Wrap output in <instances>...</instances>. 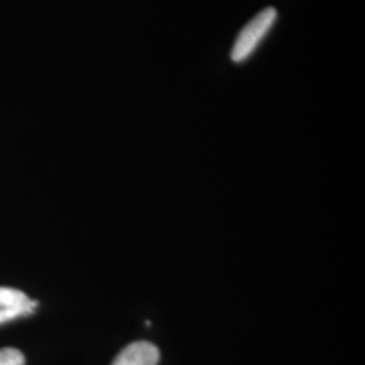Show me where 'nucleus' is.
<instances>
[{"instance_id":"1","label":"nucleus","mask_w":365,"mask_h":365,"mask_svg":"<svg viewBox=\"0 0 365 365\" xmlns=\"http://www.w3.org/2000/svg\"><path fill=\"white\" fill-rule=\"evenodd\" d=\"M279 18L274 7H267L256 14L245 26L242 27L235 38L230 51V60L235 66L247 63L257 52L261 43L269 36Z\"/></svg>"},{"instance_id":"2","label":"nucleus","mask_w":365,"mask_h":365,"mask_svg":"<svg viewBox=\"0 0 365 365\" xmlns=\"http://www.w3.org/2000/svg\"><path fill=\"white\" fill-rule=\"evenodd\" d=\"M37 302H33L25 292L10 287H0V324L33 313Z\"/></svg>"},{"instance_id":"3","label":"nucleus","mask_w":365,"mask_h":365,"mask_svg":"<svg viewBox=\"0 0 365 365\" xmlns=\"http://www.w3.org/2000/svg\"><path fill=\"white\" fill-rule=\"evenodd\" d=\"M158 361L160 351L156 345L137 341L122 349L111 365H157Z\"/></svg>"},{"instance_id":"4","label":"nucleus","mask_w":365,"mask_h":365,"mask_svg":"<svg viewBox=\"0 0 365 365\" xmlns=\"http://www.w3.org/2000/svg\"><path fill=\"white\" fill-rule=\"evenodd\" d=\"M0 365H25V356L15 348H1Z\"/></svg>"}]
</instances>
